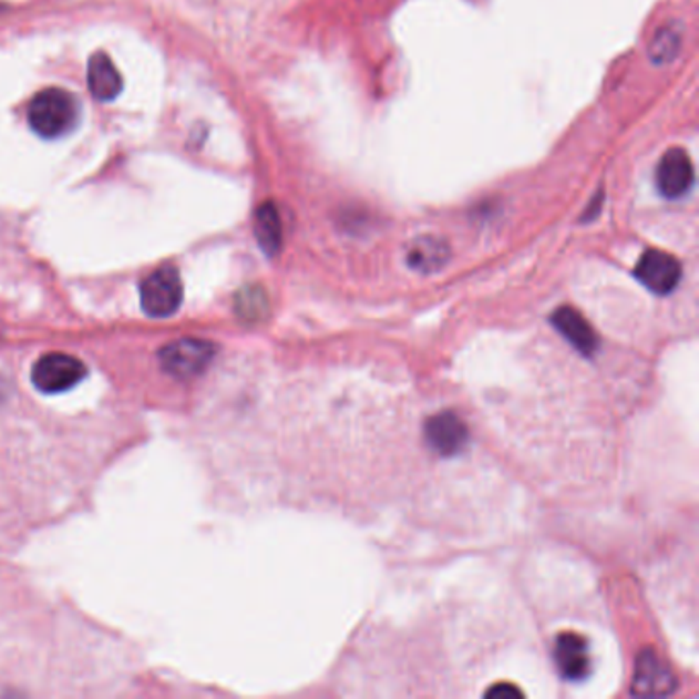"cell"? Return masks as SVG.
<instances>
[{
  "mask_svg": "<svg viewBox=\"0 0 699 699\" xmlns=\"http://www.w3.org/2000/svg\"><path fill=\"white\" fill-rule=\"evenodd\" d=\"M681 50V29L677 25H667L658 29L655 40L648 48V54L655 64H667L679 54Z\"/></svg>",
  "mask_w": 699,
  "mask_h": 699,
  "instance_id": "cell-15",
  "label": "cell"
},
{
  "mask_svg": "<svg viewBox=\"0 0 699 699\" xmlns=\"http://www.w3.org/2000/svg\"><path fill=\"white\" fill-rule=\"evenodd\" d=\"M214 357H216V347L209 341L178 339L161 349L158 361L168 376L177 380H192L209 368Z\"/></svg>",
  "mask_w": 699,
  "mask_h": 699,
  "instance_id": "cell-3",
  "label": "cell"
},
{
  "mask_svg": "<svg viewBox=\"0 0 699 699\" xmlns=\"http://www.w3.org/2000/svg\"><path fill=\"white\" fill-rule=\"evenodd\" d=\"M86 376V366L76 357L66 353H48L35 366L31 380L45 394H60L81 384Z\"/></svg>",
  "mask_w": 699,
  "mask_h": 699,
  "instance_id": "cell-4",
  "label": "cell"
},
{
  "mask_svg": "<svg viewBox=\"0 0 699 699\" xmlns=\"http://www.w3.org/2000/svg\"><path fill=\"white\" fill-rule=\"evenodd\" d=\"M552 325L575 347L580 356L593 357L599 349V339L589 322L570 306H563L552 315Z\"/></svg>",
  "mask_w": 699,
  "mask_h": 699,
  "instance_id": "cell-10",
  "label": "cell"
},
{
  "mask_svg": "<svg viewBox=\"0 0 699 699\" xmlns=\"http://www.w3.org/2000/svg\"><path fill=\"white\" fill-rule=\"evenodd\" d=\"M79 101L64 89H43L29 103V125L38 136L52 140L64 136L79 120Z\"/></svg>",
  "mask_w": 699,
  "mask_h": 699,
  "instance_id": "cell-1",
  "label": "cell"
},
{
  "mask_svg": "<svg viewBox=\"0 0 699 699\" xmlns=\"http://www.w3.org/2000/svg\"><path fill=\"white\" fill-rule=\"evenodd\" d=\"M484 696L486 698H522L523 691H520L517 687L511 686V683H498L493 689H489Z\"/></svg>",
  "mask_w": 699,
  "mask_h": 699,
  "instance_id": "cell-16",
  "label": "cell"
},
{
  "mask_svg": "<svg viewBox=\"0 0 699 699\" xmlns=\"http://www.w3.org/2000/svg\"><path fill=\"white\" fill-rule=\"evenodd\" d=\"M554 658L558 665V671L566 681H583L590 672L589 648L585 638L573 631H564L556 640Z\"/></svg>",
  "mask_w": 699,
  "mask_h": 699,
  "instance_id": "cell-9",
  "label": "cell"
},
{
  "mask_svg": "<svg viewBox=\"0 0 699 699\" xmlns=\"http://www.w3.org/2000/svg\"><path fill=\"white\" fill-rule=\"evenodd\" d=\"M677 689V679L669 665L660 660L652 648L643 650L636 658L631 677V696L636 698H665Z\"/></svg>",
  "mask_w": 699,
  "mask_h": 699,
  "instance_id": "cell-5",
  "label": "cell"
},
{
  "mask_svg": "<svg viewBox=\"0 0 699 699\" xmlns=\"http://www.w3.org/2000/svg\"><path fill=\"white\" fill-rule=\"evenodd\" d=\"M467 438L470 435H467L466 423L453 412H439L426 421V445L443 458H452L464 452Z\"/></svg>",
  "mask_w": 699,
  "mask_h": 699,
  "instance_id": "cell-8",
  "label": "cell"
},
{
  "mask_svg": "<svg viewBox=\"0 0 699 699\" xmlns=\"http://www.w3.org/2000/svg\"><path fill=\"white\" fill-rule=\"evenodd\" d=\"M255 238L267 257H275L284 240V226L279 212L271 202H265L255 212Z\"/></svg>",
  "mask_w": 699,
  "mask_h": 699,
  "instance_id": "cell-13",
  "label": "cell"
},
{
  "mask_svg": "<svg viewBox=\"0 0 699 699\" xmlns=\"http://www.w3.org/2000/svg\"><path fill=\"white\" fill-rule=\"evenodd\" d=\"M140 300L144 312L152 318L175 315L183 302V284L177 267L163 265L148 275L140 286Z\"/></svg>",
  "mask_w": 699,
  "mask_h": 699,
  "instance_id": "cell-2",
  "label": "cell"
},
{
  "mask_svg": "<svg viewBox=\"0 0 699 699\" xmlns=\"http://www.w3.org/2000/svg\"><path fill=\"white\" fill-rule=\"evenodd\" d=\"M236 312L248 322H257L269 312V298L261 286H247L236 294Z\"/></svg>",
  "mask_w": 699,
  "mask_h": 699,
  "instance_id": "cell-14",
  "label": "cell"
},
{
  "mask_svg": "<svg viewBox=\"0 0 699 699\" xmlns=\"http://www.w3.org/2000/svg\"><path fill=\"white\" fill-rule=\"evenodd\" d=\"M452 259L450 245L435 236H421L412 243L407 253L409 267L419 274H435Z\"/></svg>",
  "mask_w": 699,
  "mask_h": 699,
  "instance_id": "cell-12",
  "label": "cell"
},
{
  "mask_svg": "<svg viewBox=\"0 0 699 699\" xmlns=\"http://www.w3.org/2000/svg\"><path fill=\"white\" fill-rule=\"evenodd\" d=\"M636 279L657 296H667L681 281V263L657 248L646 250L634 269Z\"/></svg>",
  "mask_w": 699,
  "mask_h": 699,
  "instance_id": "cell-6",
  "label": "cell"
},
{
  "mask_svg": "<svg viewBox=\"0 0 699 699\" xmlns=\"http://www.w3.org/2000/svg\"><path fill=\"white\" fill-rule=\"evenodd\" d=\"M86 81H89L91 95L103 103H110L115 96H120L122 89H124L122 72L117 70L113 60L105 52H95L89 58Z\"/></svg>",
  "mask_w": 699,
  "mask_h": 699,
  "instance_id": "cell-11",
  "label": "cell"
},
{
  "mask_svg": "<svg viewBox=\"0 0 699 699\" xmlns=\"http://www.w3.org/2000/svg\"><path fill=\"white\" fill-rule=\"evenodd\" d=\"M693 178V163L683 148H671L662 154L657 166V187L665 199H679L687 195Z\"/></svg>",
  "mask_w": 699,
  "mask_h": 699,
  "instance_id": "cell-7",
  "label": "cell"
},
{
  "mask_svg": "<svg viewBox=\"0 0 699 699\" xmlns=\"http://www.w3.org/2000/svg\"><path fill=\"white\" fill-rule=\"evenodd\" d=\"M602 204H604V195H602V199H599V197H595V202H593V206L590 207H595V209H597V207L602 206ZM583 219H590V212H587V214L583 216Z\"/></svg>",
  "mask_w": 699,
  "mask_h": 699,
  "instance_id": "cell-17",
  "label": "cell"
}]
</instances>
